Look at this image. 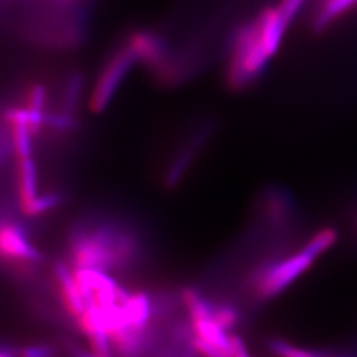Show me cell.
<instances>
[{"label":"cell","instance_id":"1","mask_svg":"<svg viewBox=\"0 0 357 357\" xmlns=\"http://www.w3.org/2000/svg\"><path fill=\"white\" fill-rule=\"evenodd\" d=\"M137 241L128 231L110 225H79L68 240L72 268L110 273L128 266L137 255Z\"/></svg>","mask_w":357,"mask_h":357},{"label":"cell","instance_id":"2","mask_svg":"<svg viewBox=\"0 0 357 357\" xmlns=\"http://www.w3.org/2000/svg\"><path fill=\"white\" fill-rule=\"evenodd\" d=\"M273 56L257 17L238 28L231 40L225 66L227 86L234 91H243L253 86L257 79L266 72Z\"/></svg>","mask_w":357,"mask_h":357},{"label":"cell","instance_id":"3","mask_svg":"<svg viewBox=\"0 0 357 357\" xmlns=\"http://www.w3.org/2000/svg\"><path fill=\"white\" fill-rule=\"evenodd\" d=\"M317 259L305 246L291 255L266 259L250 271L246 281L248 289L255 301H271L305 275Z\"/></svg>","mask_w":357,"mask_h":357},{"label":"cell","instance_id":"4","mask_svg":"<svg viewBox=\"0 0 357 357\" xmlns=\"http://www.w3.org/2000/svg\"><path fill=\"white\" fill-rule=\"evenodd\" d=\"M138 64L132 51L125 41L116 51L109 57L102 70L97 77V81L90 94V112L101 114L114 98L116 90L122 85L134 65Z\"/></svg>","mask_w":357,"mask_h":357},{"label":"cell","instance_id":"5","mask_svg":"<svg viewBox=\"0 0 357 357\" xmlns=\"http://www.w3.org/2000/svg\"><path fill=\"white\" fill-rule=\"evenodd\" d=\"M0 259L19 266H32L43 257L23 225L3 220L0 221Z\"/></svg>","mask_w":357,"mask_h":357},{"label":"cell","instance_id":"6","mask_svg":"<svg viewBox=\"0 0 357 357\" xmlns=\"http://www.w3.org/2000/svg\"><path fill=\"white\" fill-rule=\"evenodd\" d=\"M81 0H0V10H10L13 6H24L32 8L31 13H38L31 20L29 26H44L75 22L76 11Z\"/></svg>","mask_w":357,"mask_h":357},{"label":"cell","instance_id":"7","mask_svg":"<svg viewBox=\"0 0 357 357\" xmlns=\"http://www.w3.org/2000/svg\"><path fill=\"white\" fill-rule=\"evenodd\" d=\"M268 349L273 357H356L351 352L295 344L281 337L270 339Z\"/></svg>","mask_w":357,"mask_h":357},{"label":"cell","instance_id":"8","mask_svg":"<svg viewBox=\"0 0 357 357\" xmlns=\"http://www.w3.org/2000/svg\"><path fill=\"white\" fill-rule=\"evenodd\" d=\"M16 160V190L19 205L23 206L38 195V165L33 156Z\"/></svg>","mask_w":357,"mask_h":357},{"label":"cell","instance_id":"9","mask_svg":"<svg viewBox=\"0 0 357 357\" xmlns=\"http://www.w3.org/2000/svg\"><path fill=\"white\" fill-rule=\"evenodd\" d=\"M357 0H324L315 16L314 26L321 31L356 4Z\"/></svg>","mask_w":357,"mask_h":357},{"label":"cell","instance_id":"10","mask_svg":"<svg viewBox=\"0 0 357 357\" xmlns=\"http://www.w3.org/2000/svg\"><path fill=\"white\" fill-rule=\"evenodd\" d=\"M63 202H64V197L61 193L50 192L44 195H38L33 200L20 206V209L24 216L38 217L51 212L59 205L63 204Z\"/></svg>","mask_w":357,"mask_h":357},{"label":"cell","instance_id":"11","mask_svg":"<svg viewBox=\"0 0 357 357\" xmlns=\"http://www.w3.org/2000/svg\"><path fill=\"white\" fill-rule=\"evenodd\" d=\"M11 141H13V150L16 159H24L32 156L33 153V143H32V131L26 126L13 125L8 126Z\"/></svg>","mask_w":357,"mask_h":357},{"label":"cell","instance_id":"12","mask_svg":"<svg viewBox=\"0 0 357 357\" xmlns=\"http://www.w3.org/2000/svg\"><path fill=\"white\" fill-rule=\"evenodd\" d=\"M336 241H337V231L331 228H326L314 234L303 246L314 257L319 258L320 255H324Z\"/></svg>","mask_w":357,"mask_h":357},{"label":"cell","instance_id":"13","mask_svg":"<svg viewBox=\"0 0 357 357\" xmlns=\"http://www.w3.org/2000/svg\"><path fill=\"white\" fill-rule=\"evenodd\" d=\"M84 86L82 76L79 73H73L72 76L68 77L65 84L64 98H63V109L64 112L75 113L76 110L77 101L79 100L81 91Z\"/></svg>","mask_w":357,"mask_h":357},{"label":"cell","instance_id":"14","mask_svg":"<svg viewBox=\"0 0 357 357\" xmlns=\"http://www.w3.org/2000/svg\"><path fill=\"white\" fill-rule=\"evenodd\" d=\"M47 103H48V88L44 84L35 82L26 89L24 105L28 109L47 113Z\"/></svg>","mask_w":357,"mask_h":357},{"label":"cell","instance_id":"15","mask_svg":"<svg viewBox=\"0 0 357 357\" xmlns=\"http://www.w3.org/2000/svg\"><path fill=\"white\" fill-rule=\"evenodd\" d=\"M306 0H281L277 11L281 15L282 20L290 26V23L295 19V16L301 11Z\"/></svg>","mask_w":357,"mask_h":357},{"label":"cell","instance_id":"16","mask_svg":"<svg viewBox=\"0 0 357 357\" xmlns=\"http://www.w3.org/2000/svg\"><path fill=\"white\" fill-rule=\"evenodd\" d=\"M234 356L252 357L248 351V347L243 343V339L237 335H234Z\"/></svg>","mask_w":357,"mask_h":357}]
</instances>
